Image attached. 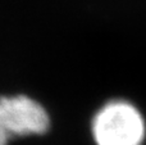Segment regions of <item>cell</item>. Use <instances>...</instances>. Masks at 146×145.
Segmentation results:
<instances>
[{
	"mask_svg": "<svg viewBox=\"0 0 146 145\" xmlns=\"http://www.w3.org/2000/svg\"><path fill=\"white\" fill-rule=\"evenodd\" d=\"M91 128L96 145H141L145 138L144 117L126 100H111L103 105Z\"/></svg>",
	"mask_w": 146,
	"mask_h": 145,
	"instance_id": "1",
	"label": "cell"
},
{
	"mask_svg": "<svg viewBox=\"0 0 146 145\" xmlns=\"http://www.w3.org/2000/svg\"><path fill=\"white\" fill-rule=\"evenodd\" d=\"M50 120L44 107L25 95L0 98V145L18 136L45 134Z\"/></svg>",
	"mask_w": 146,
	"mask_h": 145,
	"instance_id": "2",
	"label": "cell"
}]
</instances>
